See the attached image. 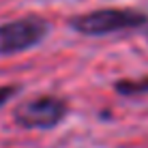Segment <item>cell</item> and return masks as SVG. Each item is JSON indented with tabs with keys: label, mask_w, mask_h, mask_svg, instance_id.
Masks as SVG:
<instances>
[{
	"label": "cell",
	"mask_w": 148,
	"mask_h": 148,
	"mask_svg": "<svg viewBox=\"0 0 148 148\" xmlns=\"http://www.w3.org/2000/svg\"><path fill=\"white\" fill-rule=\"evenodd\" d=\"M148 24V15L135 9H97L79 13L69 19L71 30L84 37H105V34L135 30Z\"/></svg>",
	"instance_id": "6da1fadb"
},
{
	"label": "cell",
	"mask_w": 148,
	"mask_h": 148,
	"mask_svg": "<svg viewBox=\"0 0 148 148\" xmlns=\"http://www.w3.org/2000/svg\"><path fill=\"white\" fill-rule=\"evenodd\" d=\"M69 103L62 97L56 95H39L34 99H28L19 103L13 112L15 125L22 129H34V131H47L58 127L67 118Z\"/></svg>",
	"instance_id": "7a4b0ae2"
},
{
	"label": "cell",
	"mask_w": 148,
	"mask_h": 148,
	"mask_svg": "<svg viewBox=\"0 0 148 148\" xmlns=\"http://www.w3.org/2000/svg\"><path fill=\"white\" fill-rule=\"evenodd\" d=\"M47 32L49 24L41 15H24L0 24V58L37 47L47 37Z\"/></svg>",
	"instance_id": "3957f363"
},
{
	"label": "cell",
	"mask_w": 148,
	"mask_h": 148,
	"mask_svg": "<svg viewBox=\"0 0 148 148\" xmlns=\"http://www.w3.org/2000/svg\"><path fill=\"white\" fill-rule=\"evenodd\" d=\"M114 90L122 97H140L148 95V77L142 79H118L114 84Z\"/></svg>",
	"instance_id": "277c9868"
},
{
	"label": "cell",
	"mask_w": 148,
	"mask_h": 148,
	"mask_svg": "<svg viewBox=\"0 0 148 148\" xmlns=\"http://www.w3.org/2000/svg\"><path fill=\"white\" fill-rule=\"evenodd\" d=\"M17 90H19V88H17L15 84H2V86H0V108L9 103V101L17 95Z\"/></svg>",
	"instance_id": "5b68a950"
},
{
	"label": "cell",
	"mask_w": 148,
	"mask_h": 148,
	"mask_svg": "<svg viewBox=\"0 0 148 148\" xmlns=\"http://www.w3.org/2000/svg\"><path fill=\"white\" fill-rule=\"evenodd\" d=\"M146 39H148V32H146Z\"/></svg>",
	"instance_id": "8992f818"
}]
</instances>
